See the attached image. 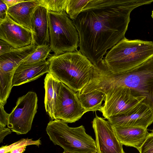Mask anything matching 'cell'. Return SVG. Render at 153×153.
<instances>
[{
  "label": "cell",
  "instance_id": "cell-17",
  "mask_svg": "<svg viewBox=\"0 0 153 153\" xmlns=\"http://www.w3.org/2000/svg\"><path fill=\"white\" fill-rule=\"evenodd\" d=\"M39 6L38 0H26L8 8L7 14L15 22L32 32V18Z\"/></svg>",
  "mask_w": 153,
  "mask_h": 153
},
{
  "label": "cell",
  "instance_id": "cell-2",
  "mask_svg": "<svg viewBox=\"0 0 153 153\" xmlns=\"http://www.w3.org/2000/svg\"><path fill=\"white\" fill-rule=\"evenodd\" d=\"M118 87L129 88L145 97L144 103L153 109V56L141 65L120 73L112 72L102 60L93 66L90 80L85 88L87 92L97 90L104 93Z\"/></svg>",
  "mask_w": 153,
  "mask_h": 153
},
{
  "label": "cell",
  "instance_id": "cell-10",
  "mask_svg": "<svg viewBox=\"0 0 153 153\" xmlns=\"http://www.w3.org/2000/svg\"><path fill=\"white\" fill-rule=\"evenodd\" d=\"M97 153H126L118 140L113 126L104 118L96 116L92 121Z\"/></svg>",
  "mask_w": 153,
  "mask_h": 153
},
{
  "label": "cell",
  "instance_id": "cell-25",
  "mask_svg": "<svg viewBox=\"0 0 153 153\" xmlns=\"http://www.w3.org/2000/svg\"><path fill=\"white\" fill-rule=\"evenodd\" d=\"M0 126L5 127L7 124L9 114L4 110V106L0 103Z\"/></svg>",
  "mask_w": 153,
  "mask_h": 153
},
{
  "label": "cell",
  "instance_id": "cell-8",
  "mask_svg": "<svg viewBox=\"0 0 153 153\" xmlns=\"http://www.w3.org/2000/svg\"><path fill=\"white\" fill-rule=\"evenodd\" d=\"M101 112L105 119L124 113L140 102L144 103L145 97L130 88L118 87L108 90Z\"/></svg>",
  "mask_w": 153,
  "mask_h": 153
},
{
  "label": "cell",
  "instance_id": "cell-5",
  "mask_svg": "<svg viewBox=\"0 0 153 153\" xmlns=\"http://www.w3.org/2000/svg\"><path fill=\"white\" fill-rule=\"evenodd\" d=\"M46 130L51 141L64 151L97 153L95 141L86 133L83 125L71 127L64 121L55 119L50 121Z\"/></svg>",
  "mask_w": 153,
  "mask_h": 153
},
{
  "label": "cell",
  "instance_id": "cell-22",
  "mask_svg": "<svg viewBox=\"0 0 153 153\" xmlns=\"http://www.w3.org/2000/svg\"><path fill=\"white\" fill-rule=\"evenodd\" d=\"M39 6L48 11L59 13L65 10L68 0H38Z\"/></svg>",
  "mask_w": 153,
  "mask_h": 153
},
{
  "label": "cell",
  "instance_id": "cell-35",
  "mask_svg": "<svg viewBox=\"0 0 153 153\" xmlns=\"http://www.w3.org/2000/svg\"></svg>",
  "mask_w": 153,
  "mask_h": 153
},
{
  "label": "cell",
  "instance_id": "cell-12",
  "mask_svg": "<svg viewBox=\"0 0 153 153\" xmlns=\"http://www.w3.org/2000/svg\"><path fill=\"white\" fill-rule=\"evenodd\" d=\"M0 39L14 49L20 48L32 43V32L15 22L7 14L4 20L0 21Z\"/></svg>",
  "mask_w": 153,
  "mask_h": 153
},
{
  "label": "cell",
  "instance_id": "cell-19",
  "mask_svg": "<svg viewBox=\"0 0 153 153\" xmlns=\"http://www.w3.org/2000/svg\"><path fill=\"white\" fill-rule=\"evenodd\" d=\"M76 93L85 113L89 111H101L102 103L105 97V93L97 90L85 93Z\"/></svg>",
  "mask_w": 153,
  "mask_h": 153
},
{
  "label": "cell",
  "instance_id": "cell-32",
  "mask_svg": "<svg viewBox=\"0 0 153 153\" xmlns=\"http://www.w3.org/2000/svg\"><path fill=\"white\" fill-rule=\"evenodd\" d=\"M151 16L153 19V10H152V12Z\"/></svg>",
  "mask_w": 153,
  "mask_h": 153
},
{
  "label": "cell",
  "instance_id": "cell-26",
  "mask_svg": "<svg viewBox=\"0 0 153 153\" xmlns=\"http://www.w3.org/2000/svg\"><path fill=\"white\" fill-rule=\"evenodd\" d=\"M14 49L7 43L0 39V55L7 53Z\"/></svg>",
  "mask_w": 153,
  "mask_h": 153
},
{
  "label": "cell",
  "instance_id": "cell-9",
  "mask_svg": "<svg viewBox=\"0 0 153 153\" xmlns=\"http://www.w3.org/2000/svg\"><path fill=\"white\" fill-rule=\"evenodd\" d=\"M85 113L77 93L61 82L56 102V119L74 123Z\"/></svg>",
  "mask_w": 153,
  "mask_h": 153
},
{
  "label": "cell",
  "instance_id": "cell-28",
  "mask_svg": "<svg viewBox=\"0 0 153 153\" xmlns=\"http://www.w3.org/2000/svg\"><path fill=\"white\" fill-rule=\"evenodd\" d=\"M11 129L9 128L0 126V143L3 142L5 137L7 135L11 133Z\"/></svg>",
  "mask_w": 153,
  "mask_h": 153
},
{
  "label": "cell",
  "instance_id": "cell-34",
  "mask_svg": "<svg viewBox=\"0 0 153 153\" xmlns=\"http://www.w3.org/2000/svg\"><path fill=\"white\" fill-rule=\"evenodd\" d=\"M6 153H10V152H7Z\"/></svg>",
  "mask_w": 153,
  "mask_h": 153
},
{
  "label": "cell",
  "instance_id": "cell-20",
  "mask_svg": "<svg viewBox=\"0 0 153 153\" xmlns=\"http://www.w3.org/2000/svg\"><path fill=\"white\" fill-rule=\"evenodd\" d=\"M51 51L50 44L37 46L34 52L21 64H30L46 60Z\"/></svg>",
  "mask_w": 153,
  "mask_h": 153
},
{
  "label": "cell",
  "instance_id": "cell-16",
  "mask_svg": "<svg viewBox=\"0 0 153 153\" xmlns=\"http://www.w3.org/2000/svg\"><path fill=\"white\" fill-rule=\"evenodd\" d=\"M113 127L116 137L120 143L123 145L137 149L141 146L149 134L147 128L142 127Z\"/></svg>",
  "mask_w": 153,
  "mask_h": 153
},
{
  "label": "cell",
  "instance_id": "cell-29",
  "mask_svg": "<svg viewBox=\"0 0 153 153\" xmlns=\"http://www.w3.org/2000/svg\"><path fill=\"white\" fill-rule=\"evenodd\" d=\"M6 4L8 8L16 4L25 1L26 0H2Z\"/></svg>",
  "mask_w": 153,
  "mask_h": 153
},
{
  "label": "cell",
  "instance_id": "cell-6",
  "mask_svg": "<svg viewBox=\"0 0 153 153\" xmlns=\"http://www.w3.org/2000/svg\"><path fill=\"white\" fill-rule=\"evenodd\" d=\"M50 45L55 55L77 51L79 43L78 31L65 11H48Z\"/></svg>",
  "mask_w": 153,
  "mask_h": 153
},
{
  "label": "cell",
  "instance_id": "cell-30",
  "mask_svg": "<svg viewBox=\"0 0 153 153\" xmlns=\"http://www.w3.org/2000/svg\"><path fill=\"white\" fill-rule=\"evenodd\" d=\"M26 146L22 147L13 149L10 151V153H23L25 150Z\"/></svg>",
  "mask_w": 153,
  "mask_h": 153
},
{
  "label": "cell",
  "instance_id": "cell-18",
  "mask_svg": "<svg viewBox=\"0 0 153 153\" xmlns=\"http://www.w3.org/2000/svg\"><path fill=\"white\" fill-rule=\"evenodd\" d=\"M61 82L50 73L44 79V103L46 112L52 120H55L56 102Z\"/></svg>",
  "mask_w": 153,
  "mask_h": 153
},
{
  "label": "cell",
  "instance_id": "cell-21",
  "mask_svg": "<svg viewBox=\"0 0 153 153\" xmlns=\"http://www.w3.org/2000/svg\"><path fill=\"white\" fill-rule=\"evenodd\" d=\"M90 0H68L65 11L70 18L75 19Z\"/></svg>",
  "mask_w": 153,
  "mask_h": 153
},
{
  "label": "cell",
  "instance_id": "cell-33",
  "mask_svg": "<svg viewBox=\"0 0 153 153\" xmlns=\"http://www.w3.org/2000/svg\"><path fill=\"white\" fill-rule=\"evenodd\" d=\"M152 133L153 134V129L152 130Z\"/></svg>",
  "mask_w": 153,
  "mask_h": 153
},
{
  "label": "cell",
  "instance_id": "cell-23",
  "mask_svg": "<svg viewBox=\"0 0 153 153\" xmlns=\"http://www.w3.org/2000/svg\"><path fill=\"white\" fill-rule=\"evenodd\" d=\"M42 144L40 139L33 140L32 139H22L8 146H2L0 148V153H6L17 148L30 145H36L38 146Z\"/></svg>",
  "mask_w": 153,
  "mask_h": 153
},
{
  "label": "cell",
  "instance_id": "cell-14",
  "mask_svg": "<svg viewBox=\"0 0 153 153\" xmlns=\"http://www.w3.org/2000/svg\"><path fill=\"white\" fill-rule=\"evenodd\" d=\"M48 11L45 7L39 6L32 18V43L36 47L49 44Z\"/></svg>",
  "mask_w": 153,
  "mask_h": 153
},
{
  "label": "cell",
  "instance_id": "cell-13",
  "mask_svg": "<svg viewBox=\"0 0 153 153\" xmlns=\"http://www.w3.org/2000/svg\"><path fill=\"white\" fill-rule=\"evenodd\" d=\"M36 48L32 43L26 47L14 49L0 55V76L6 79L12 80L16 68L34 52Z\"/></svg>",
  "mask_w": 153,
  "mask_h": 153
},
{
  "label": "cell",
  "instance_id": "cell-27",
  "mask_svg": "<svg viewBox=\"0 0 153 153\" xmlns=\"http://www.w3.org/2000/svg\"><path fill=\"white\" fill-rule=\"evenodd\" d=\"M8 8L6 4L0 0V21L4 20L7 15Z\"/></svg>",
  "mask_w": 153,
  "mask_h": 153
},
{
  "label": "cell",
  "instance_id": "cell-1",
  "mask_svg": "<svg viewBox=\"0 0 153 153\" xmlns=\"http://www.w3.org/2000/svg\"><path fill=\"white\" fill-rule=\"evenodd\" d=\"M153 0H90L72 20L78 33L79 51L94 65L125 37L130 14Z\"/></svg>",
  "mask_w": 153,
  "mask_h": 153
},
{
  "label": "cell",
  "instance_id": "cell-31",
  "mask_svg": "<svg viewBox=\"0 0 153 153\" xmlns=\"http://www.w3.org/2000/svg\"><path fill=\"white\" fill-rule=\"evenodd\" d=\"M62 153H79L72 152H69L64 151V152Z\"/></svg>",
  "mask_w": 153,
  "mask_h": 153
},
{
  "label": "cell",
  "instance_id": "cell-11",
  "mask_svg": "<svg viewBox=\"0 0 153 153\" xmlns=\"http://www.w3.org/2000/svg\"><path fill=\"white\" fill-rule=\"evenodd\" d=\"M107 120L113 126L140 127L147 128L153 122V109L142 101L126 112Z\"/></svg>",
  "mask_w": 153,
  "mask_h": 153
},
{
  "label": "cell",
  "instance_id": "cell-3",
  "mask_svg": "<svg viewBox=\"0 0 153 153\" xmlns=\"http://www.w3.org/2000/svg\"><path fill=\"white\" fill-rule=\"evenodd\" d=\"M49 73L76 93L88 83L93 65L79 51L50 57Z\"/></svg>",
  "mask_w": 153,
  "mask_h": 153
},
{
  "label": "cell",
  "instance_id": "cell-4",
  "mask_svg": "<svg viewBox=\"0 0 153 153\" xmlns=\"http://www.w3.org/2000/svg\"><path fill=\"white\" fill-rule=\"evenodd\" d=\"M153 56V42L125 37L107 53L103 61L112 72L120 73L131 69Z\"/></svg>",
  "mask_w": 153,
  "mask_h": 153
},
{
  "label": "cell",
  "instance_id": "cell-15",
  "mask_svg": "<svg viewBox=\"0 0 153 153\" xmlns=\"http://www.w3.org/2000/svg\"><path fill=\"white\" fill-rule=\"evenodd\" d=\"M49 63L47 60L30 64H21L16 69L12 81V87L34 81L49 73Z\"/></svg>",
  "mask_w": 153,
  "mask_h": 153
},
{
  "label": "cell",
  "instance_id": "cell-24",
  "mask_svg": "<svg viewBox=\"0 0 153 153\" xmlns=\"http://www.w3.org/2000/svg\"><path fill=\"white\" fill-rule=\"evenodd\" d=\"M140 153H153V134L149 133L146 140L137 149Z\"/></svg>",
  "mask_w": 153,
  "mask_h": 153
},
{
  "label": "cell",
  "instance_id": "cell-7",
  "mask_svg": "<svg viewBox=\"0 0 153 153\" xmlns=\"http://www.w3.org/2000/svg\"><path fill=\"white\" fill-rule=\"evenodd\" d=\"M38 100L36 93L31 91L18 99L8 120L7 126L13 132L19 135L30 131L37 112Z\"/></svg>",
  "mask_w": 153,
  "mask_h": 153
}]
</instances>
